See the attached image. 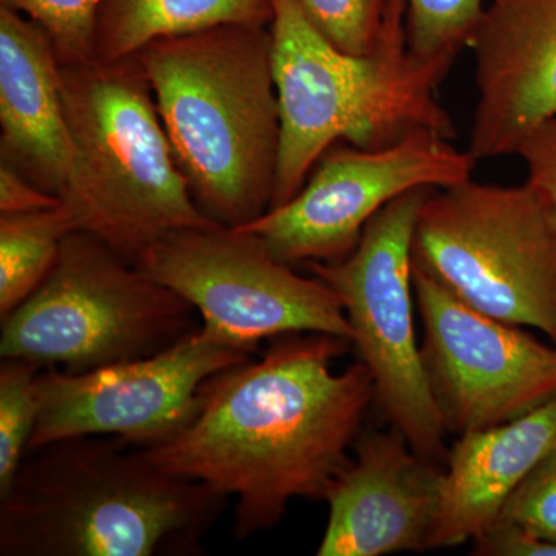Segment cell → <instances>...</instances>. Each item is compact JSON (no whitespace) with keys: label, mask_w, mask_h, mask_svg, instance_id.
I'll return each instance as SVG.
<instances>
[{"label":"cell","mask_w":556,"mask_h":556,"mask_svg":"<svg viewBox=\"0 0 556 556\" xmlns=\"http://www.w3.org/2000/svg\"><path fill=\"white\" fill-rule=\"evenodd\" d=\"M350 340L295 332L200 388L188 422L137 447L161 470L236 500L237 540L273 529L292 500L325 501L351 463L375 404L361 361L338 371Z\"/></svg>","instance_id":"obj_1"},{"label":"cell","mask_w":556,"mask_h":556,"mask_svg":"<svg viewBox=\"0 0 556 556\" xmlns=\"http://www.w3.org/2000/svg\"><path fill=\"white\" fill-rule=\"evenodd\" d=\"M137 56L201 214L230 229L266 214L280 150L269 27L218 25L152 40Z\"/></svg>","instance_id":"obj_2"},{"label":"cell","mask_w":556,"mask_h":556,"mask_svg":"<svg viewBox=\"0 0 556 556\" xmlns=\"http://www.w3.org/2000/svg\"><path fill=\"white\" fill-rule=\"evenodd\" d=\"M228 497L161 470L116 437L30 450L0 496L2 556L193 552Z\"/></svg>","instance_id":"obj_3"},{"label":"cell","mask_w":556,"mask_h":556,"mask_svg":"<svg viewBox=\"0 0 556 556\" xmlns=\"http://www.w3.org/2000/svg\"><path fill=\"white\" fill-rule=\"evenodd\" d=\"M274 84L280 150L270 208L288 203L340 139L361 149L393 144L413 131L456 137L437 90L455 60H422L408 47L407 0H390L378 46L343 53L311 25L295 0H273Z\"/></svg>","instance_id":"obj_4"},{"label":"cell","mask_w":556,"mask_h":556,"mask_svg":"<svg viewBox=\"0 0 556 556\" xmlns=\"http://www.w3.org/2000/svg\"><path fill=\"white\" fill-rule=\"evenodd\" d=\"M61 93L75 146L64 203L79 229L138 265L164 233L218 226L193 203L137 54L61 65Z\"/></svg>","instance_id":"obj_5"},{"label":"cell","mask_w":556,"mask_h":556,"mask_svg":"<svg viewBox=\"0 0 556 556\" xmlns=\"http://www.w3.org/2000/svg\"><path fill=\"white\" fill-rule=\"evenodd\" d=\"M200 320L188 300L78 229L40 287L2 318L0 357L90 371L159 354Z\"/></svg>","instance_id":"obj_6"},{"label":"cell","mask_w":556,"mask_h":556,"mask_svg":"<svg viewBox=\"0 0 556 556\" xmlns=\"http://www.w3.org/2000/svg\"><path fill=\"white\" fill-rule=\"evenodd\" d=\"M413 265L457 299L556 345V236L526 182L473 178L428 192L417 214Z\"/></svg>","instance_id":"obj_7"},{"label":"cell","mask_w":556,"mask_h":556,"mask_svg":"<svg viewBox=\"0 0 556 556\" xmlns=\"http://www.w3.org/2000/svg\"><path fill=\"white\" fill-rule=\"evenodd\" d=\"M391 201L368 223L357 247L336 262L308 263L338 294L358 361L375 386V404L420 455L445 466L448 450L416 340L413 236L428 192Z\"/></svg>","instance_id":"obj_8"},{"label":"cell","mask_w":556,"mask_h":556,"mask_svg":"<svg viewBox=\"0 0 556 556\" xmlns=\"http://www.w3.org/2000/svg\"><path fill=\"white\" fill-rule=\"evenodd\" d=\"M137 266L188 300L204 331L229 345L255 353L262 340L295 332H320L353 343L338 294L320 278L294 273L248 230H172Z\"/></svg>","instance_id":"obj_9"},{"label":"cell","mask_w":556,"mask_h":556,"mask_svg":"<svg viewBox=\"0 0 556 556\" xmlns=\"http://www.w3.org/2000/svg\"><path fill=\"white\" fill-rule=\"evenodd\" d=\"M477 163L452 139L427 130L379 149L332 146L295 197L240 229L255 233L287 265L336 262L357 247L391 201L468 181Z\"/></svg>","instance_id":"obj_10"},{"label":"cell","mask_w":556,"mask_h":556,"mask_svg":"<svg viewBox=\"0 0 556 556\" xmlns=\"http://www.w3.org/2000/svg\"><path fill=\"white\" fill-rule=\"evenodd\" d=\"M424 368L447 433L500 426L556 396V345L457 299L413 265Z\"/></svg>","instance_id":"obj_11"},{"label":"cell","mask_w":556,"mask_h":556,"mask_svg":"<svg viewBox=\"0 0 556 556\" xmlns=\"http://www.w3.org/2000/svg\"><path fill=\"white\" fill-rule=\"evenodd\" d=\"M203 327L153 356L90 371L40 369L38 420L30 450L75 437H116L149 447L188 422L200 388L223 369L252 358Z\"/></svg>","instance_id":"obj_12"},{"label":"cell","mask_w":556,"mask_h":556,"mask_svg":"<svg viewBox=\"0 0 556 556\" xmlns=\"http://www.w3.org/2000/svg\"><path fill=\"white\" fill-rule=\"evenodd\" d=\"M325 501L318 556H382L430 551L444 467L417 453L397 428L362 430Z\"/></svg>","instance_id":"obj_13"},{"label":"cell","mask_w":556,"mask_h":556,"mask_svg":"<svg viewBox=\"0 0 556 556\" xmlns=\"http://www.w3.org/2000/svg\"><path fill=\"white\" fill-rule=\"evenodd\" d=\"M468 49L477 105L467 150L477 161L515 155L556 116V0H486Z\"/></svg>","instance_id":"obj_14"},{"label":"cell","mask_w":556,"mask_h":556,"mask_svg":"<svg viewBox=\"0 0 556 556\" xmlns=\"http://www.w3.org/2000/svg\"><path fill=\"white\" fill-rule=\"evenodd\" d=\"M0 161L64 201L75 146L53 42L30 17L0 5Z\"/></svg>","instance_id":"obj_15"},{"label":"cell","mask_w":556,"mask_h":556,"mask_svg":"<svg viewBox=\"0 0 556 556\" xmlns=\"http://www.w3.org/2000/svg\"><path fill=\"white\" fill-rule=\"evenodd\" d=\"M556 445V396L500 426L460 434L447 455L430 551L473 541Z\"/></svg>","instance_id":"obj_16"},{"label":"cell","mask_w":556,"mask_h":556,"mask_svg":"<svg viewBox=\"0 0 556 556\" xmlns=\"http://www.w3.org/2000/svg\"><path fill=\"white\" fill-rule=\"evenodd\" d=\"M273 0H102L93 60L134 56L152 40L226 24L269 27Z\"/></svg>","instance_id":"obj_17"},{"label":"cell","mask_w":556,"mask_h":556,"mask_svg":"<svg viewBox=\"0 0 556 556\" xmlns=\"http://www.w3.org/2000/svg\"><path fill=\"white\" fill-rule=\"evenodd\" d=\"M79 229L67 203L24 214H0V317H7L40 287L61 244Z\"/></svg>","instance_id":"obj_18"},{"label":"cell","mask_w":556,"mask_h":556,"mask_svg":"<svg viewBox=\"0 0 556 556\" xmlns=\"http://www.w3.org/2000/svg\"><path fill=\"white\" fill-rule=\"evenodd\" d=\"M40 369L21 358H2L0 364V496L9 492L35 431Z\"/></svg>","instance_id":"obj_19"},{"label":"cell","mask_w":556,"mask_h":556,"mask_svg":"<svg viewBox=\"0 0 556 556\" xmlns=\"http://www.w3.org/2000/svg\"><path fill=\"white\" fill-rule=\"evenodd\" d=\"M486 0H407L408 47L422 60H455L477 30Z\"/></svg>","instance_id":"obj_20"},{"label":"cell","mask_w":556,"mask_h":556,"mask_svg":"<svg viewBox=\"0 0 556 556\" xmlns=\"http://www.w3.org/2000/svg\"><path fill=\"white\" fill-rule=\"evenodd\" d=\"M102 0H0L46 30L61 65L93 60Z\"/></svg>","instance_id":"obj_21"},{"label":"cell","mask_w":556,"mask_h":556,"mask_svg":"<svg viewBox=\"0 0 556 556\" xmlns=\"http://www.w3.org/2000/svg\"><path fill=\"white\" fill-rule=\"evenodd\" d=\"M306 20L336 49L367 56L378 46L390 0H295Z\"/></svg>","instance_id":"obj_22"},{"label":"cell","mask_w":556,"mask_h":556,"mask_svg":"<svg viewBox=\"0 0 556 556\" xmlns=\"http://www.w3.org/2000/svg\"><path fill=\"white\" fill-rule=\"evenodd\" d=\"M497 519L556 540V445L519 485Z\"/></svg>","instance_id":"obj_23"},{"label":"cell","mask_w":556,"mask_h":556,"mask_svg":"<svg viewBox=\"0 0 556 556\" xmlns=\"http://www.w3.org/2000/svg\"><path fill=\"white\" fill-rule=\"evenodd\" d=\"M515 155L525 161L526 186L532 190L556 236V116L530 131Z\"/></svg>","instance_id":"obj_24"},{"label":"cell","mask_w":556,"mask_h":556,"mask_svg":"<svg viewBox=\"0 0 556 556\" xmlns=\"http://www.w3.org/2000/svg\"><path fill=\"white\" fill-rule=\"evenodd\" d=\"M471 543V554L478 556H556V540L503 519H496Z\"/></svg>","instance_id":"obj_25"},{"label":"cell","mask_w":556,"mask_h":556,"mask_svg":"<svg viewBox=\"0 0 556 556\" xmlns=\"http://www.w3.org/2000/svg\"><path fill=\"white\" fill-rule=\"evenodd\" d=\"M56 195L46 192L27 177L0 161V214H24L61 206Z\"/></svg>","instance_id":"obj_26"}]
</instances>
